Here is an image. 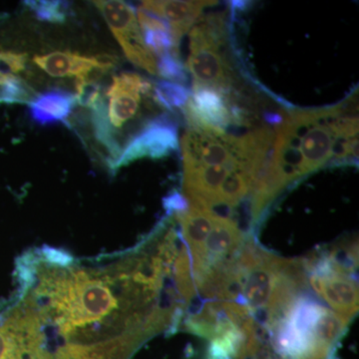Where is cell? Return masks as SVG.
<instances>
[{
	"instance_id": "1",
	"label": "cell",
	"mask_w": 359,
	"mask_h": 359,
	"mask_svg": "<svg viewBox=\"0 0 359 359\" xmlns=\"http://www.w3.org/2000/svg\"><path fill=\"white\" fill-rule=\"evenodd\" d=\"M337 105L320 109H294L280 117L273 141V166L280 189L323 167L332 159L337 135Z\"/></svg>"
},
{
	"instance_id": "2",
	"label": "cell",
	"mask_w": 359,
	"mask_h": 359,
	"mask_svg": "<svg viewBox=\"0 0 359 359\" xmlns=\"http://www.w3.org/2000/svg\"><path fill=\"white\" fill-rule=\"evenodd\" d=\"M226 41L223 15L205 16L190 32L189 72L198 86L209 87L226 93L231 85V68L223 52Z\"/></svg>"
},
{
	"instance_id": "3",
	"label": "cell",
	"mask_w": 359,
	"mask_h": 359,
	"mask_svg": "<svg viewBox=\"0 0 359 359\" xmlns=\"http://www.w3.org/2000/svg\"><path fill=\"white\" fill-rule=\"evenodd\" d=\"M94 4L102 13L130 62L150 74H158L157 61L146 46L133 6L118 0L94 1Z\"/></svg>"
},
{
	"instance_id": "4",
	"label": "cell",
	"mask_w": 359,
	"mask_h": 359,
	"mask_svg": "<svg viewBox=\"0 0 359 359\" xmlns=\"http://www.w3.org/2000/svg\"><path fill=\"white\" fill-rule=\"evenodd\" d=\"M237 139L226 132L189 125L181 142L184 170L228 164L237 157Z\"/></svg>"
},
{
	"instance_id": "5",
	"label": "cell",
	"mask_w": 359,
	"mask_h": 359,
	"mask_svg": "<svg viewBox=\"0 0 359 359\" xmlns=\"http://www.w3.org/2000/svg\"><path fill=\"white\" fill-rule=\"evenodd\" d=\"M179 148L178 127L170 118H156L146 124L122 149L119 158L109 165L112 171L134 161L150 158L161 159Z\"/></svg>"
},
{
	"instance_id": "6",
	"label": "cell",
	"mask_w": 359,
	"mask_h": 359,
	"mask_svg": "<svg viewBox=\"0 0 359 359\" xmlns=\"http://www.w3.org/2000/svg\"><path fill=\"white\" fill-rule=\"evenodd\" d=\"M151 92L150 82L134 73H122L113 77L112 84L106 92L109 101L108 120L112 128H122L133 119L140 105L141 95H150Z\"/></svg>"
},
{
	"instance_id": "7",
	"label": "cell",
	"mask_w": 359,
	"mask_h": 359,
	"mask_svg": "<svg viewBox=\"0 0 359 359\" xmlns=\"http://www.w3.org/2000/svg\"><path fill=\"white\" fill-rule=\"evenodd\" d=\"M184 109L189 125L218 131L226 132L235 117L223 92L198 85H194L192 95Z\"/></svg>"
},
{
	"instance_id": "8",
	"label": "cell",
	"mask_w": 359,
	"mask_h": 359,
	"mask_svg": "<svg viewBox=\"0 0 359 359\" xmlns=\"http://www.w3.org/2000/svg\"><path fill=\"white\" fill-rule=\"evenodd\" d=\"M217 1H183V0H156L143 1L141 8L166 21L176 44L200 18L205 7Z\"/></svg>"
},
{
	"instance_id": "9",
	"label": "cell",
	"mask_w": 359,
	"mask_h": 359,
	"mask_svg": "<svg viewBox=\"0 0 359 359\" xmlns=\"http://www.w3.org/2000/svg\"><path fill=\"white\" fill-rule=\"evenodd\" d=\"M314 292L332 309L351 320L358 309V285L353 276L334 273L325 278L311 275L309 278Z\"/></svg>"
},
{
	"instance_id": "10",
	"label": "cell",
	"mask_w": 359,
	"mask_h": 359,
	"mask_svg": "<svg viewBox=\"0 0 359 359\" xmlns=\"http://www.w3.org/2000/svg\"><path fill=\"white\" fill-rule=\"evenodd\" d=\"M244 244V233L233 219L217 216L214 226L198 254L208 266L235 256Z\"/></svg>"
},
{
	"instance_id": "11",
	"label": "cell",
	"mask_w": 359,
	"mask_h": 359,
	"mask_svg": "<svg viewBox=\"0 0 359 359\" xmlns=\"http://www.w3.org/2000/svg\"><path fill=\"white\" fill-rule=\"evenodd\" d=\"M35 65L52 77H88L95 71L106 72L95 57H86L72 52H52L33 58Z\"/></svg>"
},
{
	"instance_id": "12",
	"label": "cell",
	"mask_w": 359,
	"mask_h": 359,
	"mask_svg": "<svg viewBox=\"0 0 359 359\" xmlns=\"http://www.w3.org/2000/svg\"><path fill=\"white\" fill-rule=\"evenodd\" d=\"M75 104V95L65 90L54 89L33 97L28 105L33 121L39 125H52L65 123Z\"/></svg>"
},
{
	"instance_id": "13",
	"label": "cell",
	"mask_w": 359,
	"mask_h": 359,
	"mask_svg": "<svg viewBox=\"0 0 359 359\" xmlns=\"http://www.w3.org/2000/svg\"><path fill=\"white\" fill-rule=\"evenodd\" d=\"M278 257L268 252L263 263L248 273L247 280L243 290V297L245 306L249 304L254 311L266 309L268 306L278 276Z\"/></svg>"
},
{
	"instance_id": "14",
	"label": "cell",
	"mask_w": 359,
	"mask_h": 359,
	"mask_svg": "<svg viewBox=\"0 0 359 359\" xmlns=\"http://www.w3.org/2000/svg\"><path fill=\"white\" fill-rule=\"evenodd\" d=\"M186 242L191 252L198 254L203 249L205 238L214 226L216 215L207 208L195 204L189 205L186 212L176 215Z\"/></svg>"
},
{
	"instance_id": "15",
	"label": "cell",
	"mask_w": 359,
	"mask_h": 359,
	"mask_svg": "<svg viewBox=\"0 0 359 359\" xmlns=\"http://www.w3.org/2000/svg\"><path fill=\"white\" fill-rule=\"evenodd\" d=\"M136 14L144 41L153 55L160 57L170 52L178 54V45L166 21L142 8Z\"/></svg>"
},
{
	"instance_id": "16",
	"label": "cell",
	"mask_w": 359,
	"mask_h": 359,
	"mask_svg": "<svg viewBox=\"0 0 359 359\" xmlns=\"http://www.w3.org/2000/svg\"><path fill=\"white\" fill-rule=\"evenodd\" d=\"M92 125L97 141L103 146L110 156L109 165L119 158L122 147L116 137V131L111 126L107 116V104L105 96L101 97L100 100L92 108Z\"/></svg>"
},
{
	"instance_id": "17",
	"label": "cell",
	"mask_w": 359,
	"mask_h": 359,
	"mask_svg": "<svg viewBox=\"0 0 359 359\" xmlns=\"http://www.w3.org/2000/svg\"><path fill=\"white\" fill-rule=\"evenodd\" d=\"M348 323L347 318L327 309L314 327L313 334L316 344L330 349L332 344L344 332Z\"/></svg>"
},
{
	"instance_id": "18",
	"label": "cell",
	"mask_w": 359,
	"mask_h": 359,
	"mask_svg": "<svg viewBox=\"0 0 359 359\" xmlns=\"http://www.w3.org/2000/svg\"><path fill=\"white\" fill-rule=\"evenodd\" d=\"M154 96L156 101L163 107L176 109L185 107L191 95L184 85L162 80L155 85Z\"/></svg>"
},
{
	"instance_id": "19",
	"label": "cell",
	"mask_w": 359,
	"mask_h": 359,
	"mask_svg": "<svg viewBox=\"0 0 359 359\" xmlns=\"http://www.w3.org/2000/svg\"><path fill=\"white\" fill-rule=\"evenodd\" d=\"M25 6L34 13L35 18L39 20L46 21L51 23H63L67 18L69 4L65 1H49V0H39V1H25Z\"/></svg>"
},
{
	"instance_id": "20",
	"label": "cell",
	"mask_w": 359,
	"mask_h": 359,
	"mask_svg": "<svg viewBox=\"0 0 359 359\" xmlns=\"http://www.w3.org/2000/svg\"><path fill=\"white\" fill-rule=\"evenodd\" d=\"M32 96V90L20 78H0V102L29 103Z\"/></svg>"
},
{
	"instance_id": "21",
	"label": "cell",
	"mask_w": 359,
	"mask_h": 359,
	"mask_svg": "<svg viewBox=\"0 0 359 359\" xmlns=\"http://www.w3.org/2000/svg\"><path fill=\"white\" fill-rule=\"evenodd\" d=\"M157 62V72L161 76L175 83H186L188 80L187 69L178 57V54L170 52L160 56Z\"/></svg>"
},
{
	"instance_id": "22",
	"label": "cell",
	"mask_w": 359,
	"mask_h": 359,
	"mask_svg": "<svg viewBox=\"0 0 359 359\" xmlns=\"http://www.w3.org/2000/svg\"><path fill=\"white\" fill-rule=\"evenodd\" d=\"M76 88V103L85 108H93L95 104L102 97L101 84L99 83L97 78L89 75L88 77L76 78L75 81Z\"/></svg>"
},
{
	"instance_id": "23",
	"label": "cell",
	"mask_w": 359,
	"mask_h": 359,
	"mask_svg": "<svg viewBox=\"0 0 359 359\" xmlns=\"http://www.w3.org/2000/svg\"><path fill=\"white\" fill-rule=\"evenodd\" d=\"M27 55L18 52H0V78L16 76L26 68Z\"/></svg>"
},
{
	"instance_id": "24",
	"label": "cell",
	"mask_w": 359,
	"mask_h": 359,
	"mask_svg": "<svg viewBox=\"0 0 359 359\" xmlns=\"http://www.w3.org/2000/svg\"><path fill=\"white\" fill-rule=\"evenodd\" d=\"M164 208L169 214H181L189 209L188 199L178 192L172 193L165 198Z\"/></svg>"
}]
</instances>
